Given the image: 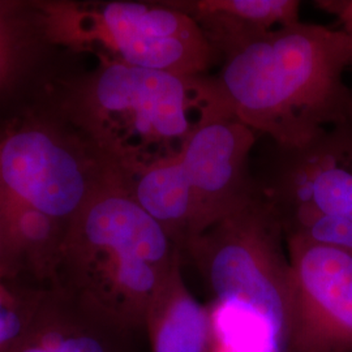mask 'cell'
<instances>
[{"label": "cell", "instance_id": "obj_1", "mask_svg": "<svg viewBox=\"0 0 352 352\" xmlns=\"http://www.w3.org/2000/svg\"><path fill=\"white\" fill-rule=\"evenodd\" d=\"M351 58L340 28L298 21L226 51L212 76L234 118L279 149H298L351 124Z\"/></svg>", "mask_w": 352, "mask_h": 352}, {"label": "cell", "instance_id": "obj_2", "mask_svg": "<svg viewBox=\"0 0 352 352\" xmlns=\"http://www.w3.org/2000/svg\"><path fill=\"white\" fill-rule=\"evenodd\" d=\"M98 58L71 91L67 111L78 135L123 176L174 160L200 126L232 115L210 74L186 77Z\"/></svg>", "mask_w": 352, "mask_h": 352}, {"label": "cell", "instance_id": "obj_3", "mask_svg": "<svg viewBox=\"0 0 352 352\" xmlns=\"http://www.w3.org/2000/svg\"><path fill=\"white\" fill-rule=\"evenodd\" d=\"M182 260L164 227L135 201L123 175L115 174L69 222L50 287L141 333Z\"/></svg>", "mask_w": 352, "mask_h": 352}, {"label": "cell", "instance_id": "obj_4", "mask_svg": "<svg viewBox=\"0 0 352 352\" xmlns=\"http://www.w3.org/2000/svg\"><path fill=\"white\" fill-rule=\"evenodd\" d=\"M183 256L197 266L215 298V346L223 352H289L294 273L283 225L258 187Z\"/></svg>", "mask_w": 352, "mask_h": 352}, {"label": "cell", "instance_id": "obj_5", "mask_svg": "<svg viewBox=\"0 0 352 352\" xmlns=\"http://www.w3.org/2000/svg\"><path fill=\"white\" fill-rule=\"evenodd\" d=\"M256 139L232 115L215 118L174 160L126 176V188L183 253L254 193L250 157Z\"/></svg>", "mask_w": 352, "mask_h": 352}, {"label": "cell", "instance_id": "obj_6", "mask_svg": "<svg viewBox=\"0 0 352 352\" xmlns=\"http://www.w3.org/2000/svg\"><path fill=\"white\" fill-rule=\"evenodd\" d=\"M46 36L68 47L176 76L209 75L218 62L201 28L173 1L115 0L37 6Z\"/></svg>", "mask_w": 352, "mask_h": 352}, {"label": "cell", "instance_id": "obj_7", "mask_svg": "<svg viewBox=\"0 0 352 352\" xmlns=\"http://www.w3.org/2000/svg\"><path fill=\"white\" fill-rule=\"evenodd\" d=\"M115 174L78 133L28 126L0 141V187L67 223Z\"/></svg>", "mask_w": 352, "mask_h": 352}, {"label": "cell", "instance_id": "obj_8", "mask_svg": "<svg viewBox=\"0 0 352 352\" xmlns=\"http://www.w3.org/2000/svg\"><path fill=\"white\" fill-rule=\"evenodd\" d=\"M277 151L273 173L257 187L276 209L285 234L352 226V123L329 129L302 148Z\"/></svg>", "mask_w": 352, "mask_h": 352}, {"label": "cell", "instance_id": "obj_9", "mask_svg": "<svg viewBox=\"0 0 352 352\" xmlns=\"http://www.w3.org/2000/svg\"><path fill=\"white\" fill-rule=\"evenodd\" d=\"M295 282L289 352H352V254L286 235Z\"/></svg>", "mask_w": 352, "mask_h": 352}, {"label": "cell", "instance_id": "obj_10", "mask_svg": "<svg viewBox=\"0 0 352 352\" xmlns=\"http://www.w3.org/2000/svg\"><path fill=\"white\" fill-rule=\"evenodd\" d=\"M135 334L49 287L12 352H132Z\"/></svg>", "mask_w": 352, "mask_h": 352}, {"label": "cell", "instance_id": "obj_11", "mask_svg": "<svg viewBox=\"0 0 352 352\" xmlns=\"http://www.w3.org/2000/svg\"><path fill=\"white\" fill-rule=\"evenodd\" d=\"M0 219L6 279L26 273L51 286L69 223L39 212L1 187Z\"/></svg>", "mask_w": 352, "mask_h": 352}, {"label": "cell", "instance_id": "obj_12", "mask_svg": "<svg viewBox=\"0 0 352 352\" xmlns=\"http://www.w3.org/2000/svg\"><path fill=\"white\" fill-rule=\"evenodd\" d=\"M219 56L240 43L299 20L296 0H175Z\"/></svg>", "mask_w": 352, "mask_h": 352}, {"label": "cell", "instance_id": "obj_13", "mask_svg": "<svg viewBox=\"0 0 352 352\" xmlns=\"http://www.w3.org/2000/svg\"><path fill=\"white\" fill-rule=\"evenodd\" d=\"M151 352H212L215 346L210 308L189 291L182 266L166 283L145 321Z\"/></svg>", "mask_w": 352, "mask_h": 352}, {"label": "cell", "instance_id": "obj_14", "mask_svg": "<svg viewBox=\"0 0 352 352\" xmlns=\"http://www.w3.org/2000/svg\"><path fill=\"white\" fill-rule=\"evenodd\" d=\"M46 289H26L0 278V352H12L24 338Z\"/></svg>", "mask_w": 352, "mask_h": 352}, {"label": "cell", "instance_id": "obj_15", "mask_svg": "<svg viewBox=\"0 0 352 352\" xmlns=\"http://www.w3.org/2000/svg\"><path fill=\"white\" fill-rule=\"evenodd\" d=\"M12 8L0 3V91L14 78L23 58L24 34Z\"/></svg>", "mask_w": 352, "mask_h": 352}, {"label": "cell", "instance_id": "obj_16", "mask_svg": "<svg viewBox=\"0 0 352 352\" xmlns=\"http://www.w3.org/2000/svg\"><path fill=\"white\" fill-rule=\"evenodd\" d=\"M317 7L334 14L340 23V29L352 33V0H322L316 3Z\"/></svg>", "mask_w": 352, "mask_h": 352}, {"label": "cell", "instance_id": "obj_17", "mask_svg": "<svg viewBox=\"0 0 352 352\" xmlns=\"http://www.w3.org/2000/svg\"><path fill=\"white\" fill-rule=\"evenodd\" d=\"M0 278L6 279L4 272V257H3V236H1V219H0Z\"/></svg>", "mask_w": 352, "mask_h": 352}, {"label": "cell", "instance_id": "obj_18", "mask_svg": "<svg viewBox=\"0 0 352 352\" xmlns=\"http://www.w3.org/2000/svg\"><path fill=\"white\" fill-rule=\"evenodd\" d=\"M347 34H349V36H350V37H351V39H352V33H347ZM351 68H352V58H351Z\"/></svg>", "mask_w": 352, "mask_h": 352}]
</instances>
